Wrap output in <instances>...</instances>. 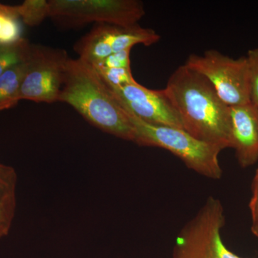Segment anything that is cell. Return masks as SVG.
<instances>
[{"label": "cell", "mask_w": 258, "mask_h": 258, "mask_svg": "<svg viewBox=\"0 0 258 258\" xmlns=\"http://www.w3.org/2000/svg\"><path fill=\"white\" fill-rule=\"evenodd\" d=\"M160 38L155 30L142 28L138 24L127 27L115 26L112 50L113 53L132 49L138 44L150 46L157 43Z\"/></svg>", "instance_id": "obj_12"}, {"label": "cell", "mask_w": 258, "mask_h": 258, "mask_svg": "<svg viewBox=\"0 0 258 258\" xmlns=\"http://www.w3.org/2000/svg\"><path fill=\"white\" fill-rule=\"evenodd\" d=\"M93 67L109 88L122 87L137 83L134 79L132 69H115L103 66Z\"/></svg>", "instance_id": "obj_17"}, {"label": "cell", "mask_w": 258, "mask_h": 258, "mask_svg": "<svg viewBox=\"0 0 258 258\" xmlns=\"http://www.w3.org/2000/svg\"><path fill=\"white\" fill-rule=\"evenodd\" d=\"M15 8L19 18L29 26H37L49 17L48 1L45 0H26Z\"/></svg>", "instance_id": "obj_16"}, {"label": "cell", "mask_w": 258, "mask_h": 258, "mask_svg": "<svg viewBox=\"0 0 258 258\" xmlns=\"http://www.w3.org/2000/svg\"><path fill=\"white\" fill-rule=\"evenodd\" d=\"M18 176L12 166L0 164V238L9 234L16 212Z\"/></svg>", "instance_id": "obj_11"}, {"label": "cell", "mask_w": 258, "mask_h": 258, "mask_svg": "<svg viewBox=\"0 0 258 258\" xmlns=\"http://www.w3.org/2000/svg\"><path fill=\"white\" fill-rule=\"evenodd\" d=\"M246 58L250 81V102L258 108V47L249 50Z\"/></svg>", "instance_id": "obj_18"}, {"label": "cell", "mask_w": 258, "mask_h": 258, "mask_svg": "<svg viewBox=\"0 0 258 258\" xmlns=\"http://www.w3.org/2000/svg\"><path fill=\"white\" fill-rule=\"evenodd\" d=\"M223 205L210 197L185 224L176 238L172 258H242L226 247L221 232L225 225Z\"/></svg>", "instance_id": "obj_4"}, {"label": "cell", "mask_w": 258, "mask_h": 258, "mask_svg": "<svg viewBox=\"0 0 258 258\" xmlns=\"http://www.w3.org/2000/svg\"><path fill=\"white\" fill-rule=\"evenodd\" d=\"M58 101L72 106L100 130L134 142L133 125L124 108L92 64L79 57L66 60Z\"/></svg>", "instance_id": "obj_2"}, {"label": "cell", "mask_w": 258, "mask_h": 258, "mask_svg": "<svg viewBox=\"0 0 258 258\" xmlns=\"http://www.w3.org/2000/svg\"><path fill=\"white\" fill-rule=\"evenodd\" d=\"M230 148L242 167L258 160V108L252 103L230 106Z\"/></svg>", "instance_id": "obj_9"}, {"label": "cell", "mask_w": 258, "mask_h": 258, "mask_svg": "<svg viewBox=\"0 0 258 258\" xmlns=\"http://www.w3.org/2000/svg\"><path fill=\"white\" fill-rule=\"evenodd\" d=\"M252 226L251 231L253 232L258 227V169L254 174L252 184V197L249 203Z\"/></svg>", "instance_id": "obj_20"}, {"label": "cell", "mask_w": 258, "mask_h": 258, "mask_svg": "<svg viewBox=\"0 0 258 258\" xmlns=\"http://www.w3.org/2000/svg\"><path fill=\"white\" fill-rule=\"evenodd\" d=\"M28 60L17 64L0 76V111L13 108L20 101V88Z\"/></svg>", "instance_id": "obj_13"}, {"label": "cell", "mask_w": 258, "mask_h": 258, "mask_svg": "<svg viewBox=\"0 0 258 258\" xmlns=\"http://www.w3.org/2000/svg\"><path fill=\"white\" fill-rule=\"evenodd\" d=\"M187 67L203 76L228 106L250 102V81L246 57L234 59L219 51L209 50L203 55H190Z\"/></svg>", "instance_id": "obj_5"}, {"label": "cell", "mask_w": 258, "mask_h": 258, "mask_svg": "<svg viewBox=\"0 0 258 258\" xmlns=\"http://www.w3.org/2000/svg\"><path fill=\"white\" fill-rule=\"evenodd\" d=\"M67 54L62 50L32 45L20 99L36 103L58 101Z\"/></svg>", "instance_id": "obj_7"}, {"label": "cell", "mask_w": 258, "mask_h": 258, "mask_svg": "<svg viewBox=\"0 0 258 258\" xmlns=\"http://www.w3.org/2000/svg\"><path fill=\"white\" fill-rule=\"evenodd\" d=\"M132 49L113 52L99 63L93 66H103L115 69H132L131 68L130 54Z\"/></svg>", "instance_id": "obj_19"}, {"label": "cell", "mask_w": 258, "mask_h": 258, "mask_svg": "<svg viewBox=\"0 0 258 258\" xmlns=\"http://www.w3.org/2000/svg\"><path fill=\"white\" fill-rule=\"evenodd\" d=\"M23 28L15 6L0 3V46L14 45L23 40Z\"/></svg>", "instance_id": "obj_14"}, {"label": "cell", "mask_w": 258, "mask_h": 258, "mask_svg": "<svg viewBox=\"0 0 258 258\" xmlns=\"http://www.w3.org/2000/svg\"><path fill=\"white\" fill-rule=\"evenodd\" d=\"M164 90L184 130L222 150L230 148V106L203 76L183 64L169 77Z\"/></svg>", "instance_id": "obj_1"}, {"label": "cell", "mask_w": 258, "mask_h": 258, "mask_svg": "<svg viewBox=\"0 0 258 258\" xmlns=\"http://www.w3.org/2000/svg\"><path fill=\"white\" fill-rule=\"evenodd\" d=\"M109 88L120 104L144 121L183 129L179 113L164 89H149L139 83Z\"/></svg>", "instance_id": "obj_8"}, {"label": "cell", "mask_w": 258, "mask_h": 258, "mask_svg": "<svg viewBox=\"0 0 258 258\" xmlns=\"http://www.w3.org/2000/svg\"><path fill=\"white\" fill-rule=\"evenodd\" d=\"M31 50L32 45L24 38L14 45L0 46V76L17 64L28 60Z\"/></svg>", "instance_id": "obj_15"}, {"label": "cell", "mask_w": 258, "mask_h": 258, "mask_svg": "<svg viewBox=\"0 0 258 258\" xmlns=\"http://www.w3.org/2000/svg\"><path fill=\"white\" fill-rule=\"evenodd\" d=\"M120 105L133 125L134 143L169 151L189 169L209 179L217 180L222 177V169L219 160L222 151L220 148L199 140L184 129L148 123Z\"/></svg>", "instance_id": "obj_3"}, {"label": "cell", "mask_w": 258, "mask_h": 258, "mask_svg": "<svg viewBox=\"0 0 258 258\" xmlns=\"http://www.w3.org/2000/svg\"><path fill=\"white\" fill-rule=\"evenodd\" d=\"M115 25L97 24L75 47L79 58L96 66L113 53V35Z\"/></svg>", "instance_id": "obj_10"}, {"label": "cell", "mask_w": 258, "mask_h": 258, "mask_svg": "<svg viewBox=\"0 0 258 258\" xmlns=\"http://www.w3.org/2000/svg\"><path fill=\"white\" fill-rule=\"evenodd\" d=\"M252 234H253L254 236H256V237H258V227L253 232H252Z\"/></svg>", "instance_id": "obj_21"}, {"label": "cell", "mask_w": 258, "mask_h": 258, "mask_svg": "<svg viewBox=\"0 0 258 258\" xmlns=\"http://www.w3.org/2000/svg\"><path fill=\"white\" fill-rule=\"evenodd\" d=\"M49 17L67 25L96 23L115 26L136 25L145 15L137 0H50Z\"/></svg>", "instance_id": "obj_6"}]
</instances>
